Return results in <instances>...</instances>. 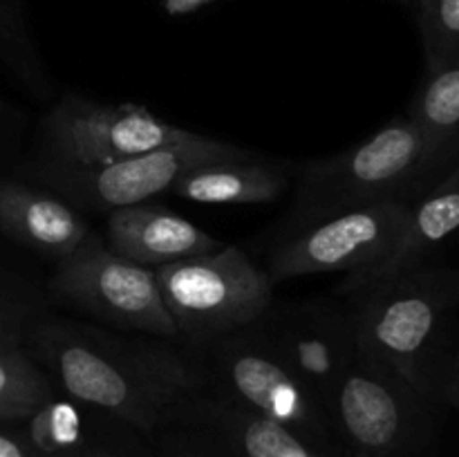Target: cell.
Here are the masks:
<instances>
[{"label": "cell", "mask_w": 459, "mask_h": 457, "mask_svg": "<svg viewBox=\"0 0 459 457\" xmlns=\"http://www.w3.org/2000/svg\"><path fill=\"white\" fill-rule=\"evenodd\" d=\"M25 349L58 392L142 435L164 428L206 388L195 349L166 339H133L97 325L43 318Z\"/></svg>", "instance_id": "1"}, {"label": "cell", "mask_w": 459, "mask_h": 457, "mask_svg": "<svg viewBox=\"0 0 459 457\" xmlns=\"http://www.w3.org/2000/svg\"><path fill=\"white\" fill-rule=\"evenodd\" d=\"M345 300L368 357L437 408L459 410V264H421Z\"/></svg>", "instance_id": "2"}, {"label": "cell", "mask_w": 459, "mask_h": 457, "mask_svg": "<svg viewBox=\"0 0 459 457\" xmlns=\"http://www.w3.org/2000/svg\"><path fill=\"white\" fill-rule=\"evenodd\" d=\"M457 164L415 121L393 119L366 142L300 166L294 204L278 237L379 202H415Z\"/></svg>", "instance_id": "3"}, {"label": "cell", "mask_w": 459, "mask_h": 457, "mask_svg": "<svg viewBox=\"0 0 459 457\" xmlns=\"http://www.w3.org/2000/svg\"><path fill=\"white\" fill-rule=\"evenodd\" d=\"M161 298L188 348H204L254 325L273 300V282L238 246L155 269Z\"/></svg>", "instance_id": "4"}, {"label": "cell", "mask_w": 459, "mask_h": 457, "mask_svg": "<svg viewBox=\"0 0 459 457\" xmlns=\"http://www.w3.org/2000/svg\"><path fill=\"white\" fill-rule=\"evenodd\" d=\"M437 410L397 372L361 349L336 384L327 417L345 451L415 457L433 439Z\"/></svg>", "instance_id": "5"}, {"label": "cell", "mask_w": 459, "mask_h": 457, "mask_svg": "<svg viewBox=\"0 0 459 457\" xmlns=\"http://www.w3.org/2000/svg\"><path fill=\"white\" fill-rule=\"evenodd\" d=\"M191 349L200 357L206 385L213 392L334 451L339 442L325 408L254 325Z\"/></svg>", "instance_id": "6"}, {"label": "cell", "mask_w": 459, "mask_h": 457, "mask_svg": "<svg viewBox=\"0 0 459 457\" xmlns=\"http://www.w3.org/2000/svg\"><path fill=\"white\" fill-rule=\"evenodd\" d=\"M48 291L56 303L70 305L119 330L179 341L155 269L115 254L94 233H88L67 258L58 260Z\"/></svg>", "instance_id": "7"}, {"label": "cell", "mask_w": 459, "mask_h": 457, "mask_svg": "<svg viewBox=\"0 0 459 457\" xmlns=\"http://www.w3.org/2000/svg\"><path fill=\"white\" fill-rule=\"evenodd\" d=\"M193 133L166 124L142 106H110L65 94L40 125V155L31 166L94 168L186 142Z\"/></svg>", "instance_id": "8"}, {"label": "cell", "mask_w": 459, "mask_h": 457, "mask_svg": "<svg viewBox=\"0 0 459 457\" xmlns=\"http://www.w3.org/2000/svg\"><path fill=\"white\" fill-rule=\"evenodd\" d=\"M247 155L251 152L233 143L193 133L186 142L157 148L115 164L94 168L31 166L30 173L79 211L108 215L115 209L143 204L151 197L170 193L184 175L200 166L240 160Z\"/></svg>", "instance_id": "9"}, {"label": "cell", "mask_w": 459, "mask_h": 457, "mask_svg": "<svg viewBox=\"0 0 459 457\" xmlns=\"http://www.w3.org/2000/svg\"><path fill=\"white\" fill-rule=\"evenodd\" d=\"M254 327L327 412L336 384L361 352L348 300L273 298Z\"/></svg>", "instance_id": "10"}, {"label": "cell", "mask_w": 459, "mask_h": 457, "mask_svg": "<svg viewBox=\"0 0 459 457\" xmlns=\"http://www.w3.org/2000/svg\"><path fill=\"white\" fill-rule=\"evenodd\" d=\"M412 202H379L278 237L264 272L272 282L309 273H366L393 246Z\"/></svg>", "instance_id": "11"}, {"label": "cell", "mask_w": 459, "mask_h": 457, "mask_svg": "<svg viewBox=\"0 0 459 457\" xmlns=\"http://www.w3.org/2000/svg\"><path fill=\"white\" fill-rule=\"evenodd\" d=\"M455 231H459V164L408 206L406 220L388 254L366 273L345 278L339 296L361 294L421 267Z\"/></svg>", "instance_id": "12"}, {"label": "cell", "mask_w": 459, "mask_h": 457, "mask_svg": "<svg viewBox=\"0 0 459 457\" xmlns=\"http://www.w3.org/2000/svg\"><path fill=\"white\" fill-rule=\"evenodd\" d=\"M106 245L148 269L218 251L222 242L164 206L133 204L108 213Z\"/></svg>", "instance_id": "13"}, {"label": "cell", "mask_w": 459, "mask_h": 457, "mask_svg": "<svg viewBox=\"0 0 459 457\" xmlns=\"http://www.w3.org/2000/svg\"><path fill=\"white\" fill-rule=\"evenodd\" d=\"M0 233L27 249L63 260L88 237L90 227L79 209L58 193L0 179Z\"/></svg>", "instance_id": "14"}, {"label": "cell", "mask_w": 459, "mask_h": 457, "mask_svg": "<svg viewBox=\"0 0 459 457\" xmlns=\"http://www.w3.org/2000/svg\"><path fill=\"white\" fill-rule=\"evenodd\" d=\"M178 415L209 428L240 457H336L330 448L213 392L209 385L188 399Z\"/></svg>", "instance_id": "15"}, {"label": "cell", "mask_w": 459, "mask_h": 457, "mask_svg": "<svg viewBox=\"0 0 459 457\" xmlns=\"http://www.w3.org/2000/svg\"><path fill=\"white\" fill-rule=\"evenodd\" d=\"M290 179V164L251 152L240 160L200 166L184 175L170 193L200 204H269L282 197Z\"/></svg>", "instance_id": "16"}, {"label": "cell", "mask_w": 459, "mask_h": 457, "mask_svg": "<svg viewBox=\"0 0 459 457\" xmlns=\"http://www.w3.org/2000/svg\"><path fill=\"white\" fill-rule=\"evenodd\" d=\"M408 119L415 121L430 142L451 161H459V58L426 72Z\"/></svg>", "instance_id": "17"}, {"label": "cell", "mask_w": 459, "mask_h": 457, "mask_svg": "<svg viewBox=\"0 0 459 457\" xmlns=\"http://www.w3.org/2000/svg\"><path fill=\"white\" fill-rule=\"evenodd\" d=\"M97 410L63 392H54L34 415L27 417L25 435L49 457H76L94 439Z\"/></svg>", "instance_id": "18"}, {"label": "cell", "mask_w": 459, "mask_h": 457, "mask_svg": "<svg viewBox=\"0 0 459 457\" xmlns=\"http://www.w3.org/2000/svg\"><path fill=\"white\" fill-rule=\"evenodd\" d=\"M54 392L48 372L25 348L0 349V421L27 419Z\"/></svg>", "instance_id": "19"}, {"label": "cell", "mask_w": 459, "mask_h": 457, "mask_svg": "<svg viewBox=\"0 0 459 457\" xmlns=\"http://www.w3.org/2000/svg\"><path fill=\"white\" fill-rule=\"evenodd\" d=\"M48 316L43 294L27 278L0 269V349L25 348L34 327Z\"/></svg>", "instance_id": "20"}, {"label": "cell", "mask_w": 459, "mask_h": 457, "mask_svg": "<svg viewBox=\"0 0 459 457\" xmlns=\"http://www.w3.org/2000/svg\"><path fill=\"white\" fill-rule=\"evenodd\" d=\"M424 39L426 72L459 58V0H415Z\"/></svg>", "instance_id": "21"}, {"label": "cell", "mask_w": 459, "mask_h": 457, "mask_svg": "<svg viewBox=\"0 0 459 457\" xmlns=\"http://www.w3.org/2000/svg\"><path fill=\"white\" fill-rule=\"evenodd\" d=\"M0 457H49L30 442L25 430H0Z\"/></svg>", "instance_id": "22"}, {"label": "cell", "mask_w": 459, "mask_h": 457, "mask_svg": "<svg viewBox=\"0 0 459 457\" xmlns=\"http://www.w3.org/2000/svg\"><path fill=\"white\" fill-rule=\"evenodd\" d=\"M99 430L101 428H97V435H94L92 442H90L88 446H85L76 457H126L124 453H117L115 448L106 442V439H101Z\"/></svg>", "instance_id": "23"}, {"label": "cell", "mask_w": 459, "mask_h": 457, "mask_svg": "<svg viewBox=\"0 0 459 457\" xmlns=\"http://www.w3.org/2000/svg\"><path fill=\"white\" fill-rule=\"evenodd\" d=\"M213 3V0H164V7L169 9V13H175V16H182V13L197 12L204 4Z\"/></svg>", "instance_id": "24"}, {"label": "cell", "mask_w": 459, "mask_h": 457, "mask_svg": "<svg viewBox=\"0 0 459 457\" xmlns=\"http://www.w3.org/2000/svg\"><path fill=\"white\" fill-rule=\"evenodd\" d=\"M336 457H375V455H366V453H357V451H345L343 448V453Z\"/></svg>", "instance_id": "25"}, {"label": "cell", "mask_w": 459, "mask_h": 457, "mask_svg": "<svg viewBox=\"0 0 459 457\" xmlns=\"http://www.w3.org/2000/svg\"><path fill=\"white\" fill-rule=\"evenodd\" d=\"M0 4H3V0H0Z\"/></svg>", "instance_id": "26"}, {"label": "cell", "mask_w": 459, "mask_h": 457, "mask_svg": "<svg viewBox=\"0 0 459 457\" xmlns=\"http://www.w3.org/2000/svg\"><path fill=\"white\" fill-rule=\"evenodd\" d=\"M403 3H408V0H403Z\"/></svg>", "instance_id": "27"}]
</instances>
